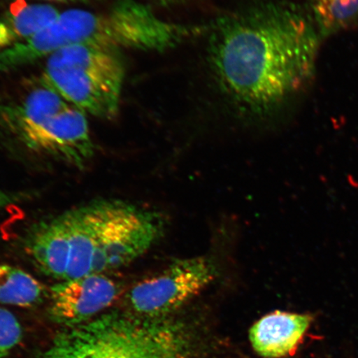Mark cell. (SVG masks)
<instances>
[{
  "mask_svg": "<svg viewBox=\"0 0 358 358\" xmlns=\"http://www.w3.org/2000/svg\"><path fill=\"white\" fill-rule=\"evenodd\" d=\"M207 59L217 91L252 122L278 117L315 73L320 39L310 13L270 0L241 7L210 29Z\"/></svg>",
  "mask_w": 358,
  "mask_h": 358,
  "instance_id": "6da1fadb",
  "label": "cell"
},
{
  "mask_svg": "<svg viewBox=\"0 0 358 358\" xmlns=\"http://www.w3.org/2000/svg\"><path fill=\"white\" fill-rule=\"evenodd\" d=\"M178 38L176 24L159 19L137 0H116L105 10L59 12L33 37L0 53V73L44 60L59 49L87 45L113 51L164 52Z\"/></svg>",
  "mask_w": 358,
  "mask_h": 358,
  "instance_id": "7a4b0ae2",
  "label": "cell"
},
{
  "mask_svg": "<svg viewBox=\"0 0 358 358\" xmlns=\"http://www.w3.org/2000/svg\"><path fill=\"white\" fill-rule=\"evenodd\" d=\"M189 355V339L178 325L110 313L58 336L43 358H187Z\"/></svg>",
  "mask_w": 358,
  "mask_h": 358,
  "instance_id": "3957f363",
  "label": "cell"
},
{
  "mask_svg": "<svg viewBox=\"0 0 358 358\" xmlns=\"http://www.w3.org/2000/svg\"><path fill=\"white\" fill-rule=\"evenodd\" d=\"M44 60L40 78L69 105L101 120L118 115L125 78L119 51L75 45Z\"/></svg>",
  "mask_w": 358,
  "mask_h": 358,
  "instance_id": "277c9868",
  "label": "cell"
},
{
  "mask_svg": "<svg viewBox=\"0 0 358 358\" xmlns=\"http://www.w3.org/2000/svg\"><path fill=\"white\" fill-rule=\"evenodd\" d=\"M217 270L204 257L180 259L129 291V310L144 317L169 315L189 302L216 279Z\"/></svg>",
  "mask_w": 358,
  "mask_h": 358,
  "instance_id": "5b68a950",
  "label": "cell"
},
{
  "mask_svg": "<svg viewBox=\"0 0 358 358\" xmlns=\"http://www.w3.org/2000/svg\"><path fill=\"white\" fill-rule=\"evenodd\" d=\"M87 116L70 105L25 124L11 137L34 153L83 169L95 154Z\"/></svg>",
  "mask_w": 358,
  "mask_h": 358,
  "instance_id": "8992f818",
  "label": "cell"
},
{
  "mask_svg": "<svg viewBox=\"0 0 358 358\" xmlns=\"http://www.w3.org/2000/svg\"><path fill=\"white\" fill-rule=\"evenodd\" d=\"M161 231L162 225L155 214L116 200L98 240L92 274H106L128 266L155 243Z\"/></svg>",
  "mask_w": 358,
  "mask_h": 358,
  "instance_id": "52a82bcc",
  "label": "cell"
},
{
  "mask_svg": "<svg viewBox=\"0 0 358 358\" xmlns=\"http://www.w3.org/2000/svg\"><path fill=\"white\" fill-rule=\"evenodd\" d=\"M122 292L119 282L106 274L62 280L51 288L50 313L67 325H79L104 311Z\"/></svg>",
  "mask_w": 358,
  "mask_h": 358,
  "instance_id": "ba28073f",
  "label": "cell"
},
{
  "mask_svg": "<svg viewBox=\"0 0 358 358\" xmlns=\"http://www.w3.org/2000/svg\"><path fill=\"white\" fill-rule=\"evenodd\" d=\"M115 201L94 200L64 213L71 248L65 280L92 274L98 240L113 211Z\"/></svg>",
  "mask_w": 358,
  "mask_h": 358,
  "instance_id": "9c48e42d",
  "label": "cell"
},
{
  "mask_svg": "<svg viewBox=\"0 0 358 358\" xmlns=\"http://www.w3.org/2000/svg\"><path fill=\"white\" fill-rule=\"evenodd\" d=\"M27 256L43 275L65 280L70 263V241L64 213L34 224L24 237Z\"/></svg>",
  "mask_w": 358,
  "mask_h": 358,
  "instance_id": "30bf717a",
  "label": "cell"
},
{
  "mask_svg": "<svg viewBox=\"0 0 358 358\" xmlns=\"http://www.w3.org/2000/svg\"><path fill=\"white\" fill-rule=\"evenodd\" d=\"M311 320V316L308 315L280 310L268 313L250 329V343L263 357L290 355L297 348Z\"/></svg>",
  "mask_w": 358,
  "mask_h": 358,
  "instance_id": "8fae6325",
  "label": "cell"
},
{
  "mask_svg": "<svg viewBox=\"0 0 358 358\" xmlns=\"http://www.w3.org/2000/svg\"><path fill=\"white\" fill-rule=\"evenodd\" d=\"M59 11L51 3H26L0 16V53L33 37L50 24Z\"/></svg>",
  "mask_w": 358,
  "mask_h": 358,
  "instance_id": "7c38bea8",
  "label": "cell"
},
{
  "mask_svg": "<svg viewBox=\"0 0 358 358\" xmlns=\"http://www.w3.org/2000/svg\"><path fill=\"white\" fill-rule=\"evenodd\" d=\"M44 286L22 268L0 262V303L29 308L42 302Z\"/></svg>",
  "mask_w": 358,
  "mask_h": 358,
  "instance_id": "4fadbf2b",
  "label": "cell"
},
{
  "mask_svg": "<svg viewBox=\"0 0 358 358\" xmlns=\"http://www.w3.org/2000/svg\"><path fill=\"white\" fill-rule=\"evenodd\" d=\"M322 38L358 24V0H307Z\"/></svg>",
  "mask_w": 358,
  "mask_h": 358,
  "instance_id": "5bb4252c",
  "label": "cell"
},
{
  "mask_svg": "<svg viewBox=\"0 0 358 358\" xmlns=\"http://www.w3.org/2000/svg\"><path fill=\"white\" fill-rule=\"evenodd\" d=\"M22 327L12 313L0 307V358L7 357L21 341Z\"/></svg>",
  "mask_w": 358,
  "mask_h": 358,
  "instance_id": "9a60e30c",
  "label": "cell"
},
{
  "mask_svg": "<svg viewBox=\"0 0 358 358\" xmlns=\"http://www.w3.org/2000/svg\"><path fill=\"white\" fill-rule=\"evenodd\" d=\"M22 199L20 194L0 189V210L15 205Z\"/></svg>",
  "mask_w": 358,
  "mask_h": 358,
  "instance_id": "2e32d148",
  "label": "cell"
},
{
  "mask_svg": "<svg viewBox=\"0 0 358 358\" xmlns=\"http://www.w3.org/2000/svg\"><path fill=\"white\" fill-rule=\"evenodd\" d=\"M41 1L62 3H91L100 1V0H41Z\"/></svg>",
  "mask_w": 358,
  "mask_h": 358,
  "instance_id": "e0dca14e",
  "label": "cell"
},
{
  "mask_svg": "<svg viewBox=\"0 0 358 358\" xmlns=\"http://www.w3.org/2000/svg\"><path fill=\"white\" fill-rule=\"evenodd\" d=\"M157 4L162 6H174V4L181 3L187 1V0H152Z\"/></svg>",
  "mask_w": 358,
  "mask_h": 358,
  "instance_id": "ac0fdd59",
  "label": "cell"
}]
</instances>
